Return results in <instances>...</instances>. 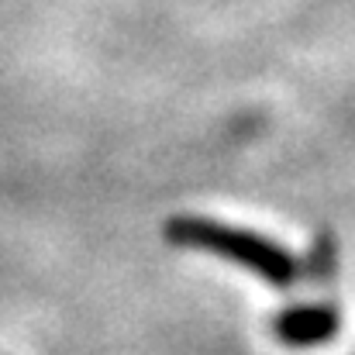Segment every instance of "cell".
<instances>
[{
	"mask_svg": "<svg viewBox=\"0 0 355 355\" xmlns=\"http://www.w3.org/2000/svg\"><path fill=\"white\" fill-rule=\"evenodd\" d=\"M166 238L173 245H183V248H204V252H214L221 259H232L272 286H290L293 279H300L307 272V266H300L276 241L232 228V225H221V221H211V218H193V214L173 218L166 225Z\"/></svg>",
	"mask_w": 355,
	"mask_h": 355,
	"instance_id": "6da1fadb",
	"label": "cell"
},
{
	"mask_svg": "<svg viewBox=\"0 0 355 355\" xmlns=\"http://www.w3.org/2000/svg\"><path fill=\"white\" fill-rule=\"evenodd\" d=\"M272 331L283 345L293 349H311V345H324L338 335V314L331 307H293L286 314H279L272 321Z\"/></svg>",
	"mask_w": 355,
	"mask_h": 355,
	"instance_id": "7a4b0ae2",
	"label": "cell"
}]
</instances>
